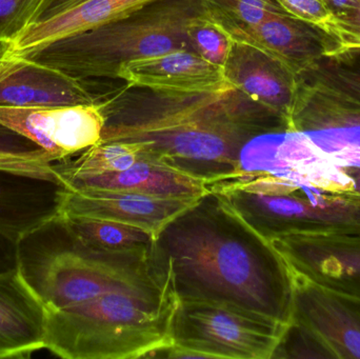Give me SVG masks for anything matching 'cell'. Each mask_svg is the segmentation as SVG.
I'll return each instance as SVG.
<instances>
[{
  "instance_id": "obj_24",
  "label": "cell",
  "mask_w": 360,
  "mask_h": 359,
  "mask_svg": "<svg viewBox=\"0 0 360 359\" xmlns=\"http://www.w3.org/2000/svg\"><path fill=\"white\" fill-rule=\"evenodd\" d=\"M281 10L325 33L332 20V13L323 0H274Z\"/></svg>"
},
{
  "instance_id": "obj_2",
  "label": "cell",
  "mask_w": 360,
  "mask_h": 359,
  "mask_svg": "<svg viewBox=\"0 0 360 359\" xmlns=\"http://www.w3.org/2000/svg\"><path fill=\"white\" fill-rule=\"evenodd\" d=\"M101 141L143 143L151 157L203 179L209 187L243 170L241 154L283 122L240 91L181 94L126 86L103 96Z\"/></svg>"
},
{
  "instance_id": "obj_9",
  "label": "cell",
  "mask_w": 360,
  "mask_h": 359,
  "mask_svg": "<svg viewBox=\"0 0 360 359\" xmlns=\"http://www.w3.org/2000/svg\"><path fill=\"white\" fill-rule=\"evenodd\" d=\"M0 122L27 137L57 162L101 143L105 117L98 103L0 107Z\"/></svg>"
},
{
  "instance_id": "obj_27",
  "label": "cell",
  "mask_w": 360,
  "mask_h": 359,
  "mask_svg": "<svg viewBox=\"0 0 360 359\" xmlns=\"http://www.w3.org/2000/svg\"><path fill=\"white\" fill-rule=\"evenodd\" d=\"M328 8L332 13V16L340 17L351 12L359 4V0H323ZM332 17V18H333Z\"/></svg>"
},
{
  "instance_id": "obj_5",
  "label": "cell",
  "mask_w": 360,
  "mask_h": 359,
  "mask_svg": "<svg viewBox=\"0 0 360 359\" xmlns=\"http://www.w3.org/2000/svg\"><path fill=\"white\" fill-rule=\"evenodd\" d=\"M256 160L306 187L359 198L360 124L266 133L256 143Z\"/></svg>"
},
{
  "instance_id": "obj_13",
  "label": "cell",
  "mask_w": 360,
  "mask_h": 359,
  "mask_svg": "<svg viewBox=\"0 0 360 359\" xmlns=\"http://www.w3.org/2000/svg\"><path fill=\"white\" fill-rule=\"evenodd\" d=\"M116 78L127 86L181 94H220L235 90L224 70L191 50H175L124 63Z\"/></svg>"
},
{
  "instance_id": "obj_12",
  "label": "cell",
  "mask_w": 360,
  "mask_h": 359,
  "mask_svg": "<svg viewBox=\"0 0 360 359\" xmlns=\"http://www.w3.org/2000/svg\"><path fill=\"white\" fill-rule=\"evenodd\" d=\"M197 200L153 197L107 189H68L59 214L109 219L143 228L158 237L162 229Z\"/></svg>"
},
{
  "instance_id": "obj_21",
  "label": "cell",
  "mask_w": 360,
  "mask_h": 359,
  "mask_svg": "<svg viewBox=\"0 0 360 359\" xmlns=\"http://www.w3.org/2000/svg\"><path fill=\"white\" fill-rule=\"evenodd\" d=\"M224 27H252L274 13L283 12L274 0H203Z\"/></svg>"
},
{
  "instance_id": "obj_3",
  "label": "cell",
  "mask_w": 360,
  "mask_h": 359,
  "mask_svg": "<svg viewBox=\"0 0 360 359\" xmlns=\"http://www.w3.org/2000/svg\"><path fill=\"white\" fill-rule=\"evenodd\" d=\"M207 11L203 0H154L94 29L12 52L88 84L92 79L116 78L129 61L192 51L186 27Z\"/></svg>"
},
{
  "instance_id": "obj_8",
  "label": "cell",
  "mask_w": 360,
  "mask_h": 359,
  "mask_svg": "<svg viewBox=\"0 0 360 359\" xmlns=\"http://www.w3.org/2000/svg\"><path fill=\"white\" fill-rule=\"evenodd\" d=\"M289 328L232 303L179 301L172 345L200 358L271 359Z\"/></svg>"
},
{
  "instance_id": "obj_6",
  "label": "cell",
  "mask_w": 360,
  "mask_h": 359,
  "mask_svg": "<svg viewBox=\"0 0 360 359\" xmlns=\"http://www.w3.org/2000/svg\"><path fill=\"white\" fill-rule=\"evenodd\" d=\"M291 273L292 324L273 358L360 359V294Z\"/></svg>"
},
{
  "instance_id": "obj_18",
  "label": "cell",
  "mask_w": 360,
  "mask_h": 359,
  "mask_svg": "<svg viewBox=\"0 0 360 359\" xmlns=\"http://www.w3.org/2000/svg\"><path fill=\"white\" fill-rule=\"evenodd\" d=\"M154 0H86L41 22L32 23L11 42L13 52L94 29L126 16Z\"/></svg>"
},
{
  "instance_id": "obj_15",
  "label": "cell",
  "mask_w": 360,
  "mask_h": 359,
  "mask_svg": "<svg viewBox=\"0 0 360 359\" xmlns=\"http://www.w3.org/2000/svg\"><path fill=\"white\" fill-rule=\"evenodd\" d=\"M224 29L233 40L255 46L300 79L323 57L325 35L285 12L271 14L255 27Z\"/></svg>"
},
{
  "instance_id": "obj_23",
  "label": "cell",
  "mask_w": 360,
  "mask_h": 359,
  "mask_svg": "<svg viewBox=\"0 0 360 359\" xmlns=\"http://www.w3.org/2000/svg\"><path fill=\"white\" fill-rule=\"evenodd\" d=\"M42 0H0V41L12 42L32 23Z\"/></svg>"
},
{
  "instance_id": "obj_25",
  "label": "cell",
  "mask_w": 360,
  "mask_h": 359,
  "mask_svg": "<svg viewBox=\"0 0 360 359\" xmlns=\"http://www.w3.org/2000/svg\"><path fill=\"white\" fill-rule=\"evenodd\" d=\"M84 1L86 0H42L32 19V23L48 20Z\"/></svg>"
},
{
  "instance_id": "obj_22",
  "label": "cell",
  "mask_w": 360,
  "mask_h": 359,
  "mask_svg": "<svg viewBox=\"0 0 360 359\" xmlns=\"http://www.w3.org/2000/svg\"><path fill=\"white\" fill-rule=\"evenodd\" d=\"M323 57L340 58L360 53V0L351 12L333 17L325 33Z\"/></svg>"
},
{
  "instance_id": "obj_4",
  "label": "cell",
  "mask_w": 360,
  "mask_h": 359,
  "mask_svg": "<svg viewBox=\"0 0 360 359\" xmlns=\"http://www.w3.org/2000/svg\"><path fill=\"white\" fill-rule=\"evenodd\" d=\"M268 240L360 232V200L323 193L266 171L241 170L210 185Z\"/></svg>"
},
{
  "instance_id": "obj_20",
  "label": "cell",
  "mask_w": 360,
  "mask_h": 359,
  "mask_svg": "<svg viewBox=\"0 0 360 359\" xmlns=\"http://www.w3.org/2000/svg\"><path fill=\"white\" fill-rule=\"evenodd\" d=\"M186 36L193 52L222 69L226 67L234 40L209 10L188 22Z\"/></svg>"
},
{
  "instance_id": "obj_1",
  "label": "cell",
  "mask_w": 360,
  "mask_h": 359,
  "mask_svg": "<svg viewBox=\"0 0 360 359\" xmlns=\"http://www.w3.org/2000/svg\"><path fill=\"white\" fill-rule=\"evenodd\" d=\"M152 253L170 269L179 301L232 303L291 326L289 266L217 192L210 190L171 221Z\"/></svg>"
},
{
  "instance_id": "obj_17",
  "label": "cell",
  "mask_w": 360,
  "mask_h": 359,
  "mask_svg": "<svg viewBox=\"0 0 360 359\" xmlns=\"http://www.w3.org/2000/svg\"><path fill=\"white\" fill-rule=\"evenodd\" d=\"M63 185L68 189L120 190L177 200H198L210 191L207 181L173 168L149 154L126 170L77 177Z\"/></svg>"
},
{
  "instance_id": "obj_14",
  "label": "cell",
  "mask_w": 360,
  "mask_h": 359,
  "mask_svg": "<svg viewBox=\"0 0 360 359\" xmlns=\"http://www.w3.org/2000/svg\"><path fill=\"white\" fill-rule=\"evenodd\" d=\"M224 70L236 90L278 117L287 130L300 78L255 46L235 40Z\"/></svg>"
},
{
  "instance_id": "obj_16",
  "label": "cell",
  "mask_w": 360,
  "mask_h": 359,
  "mask_svg": "<svg viewBox=\"0 0 360 359\" xmlns=\"http://www.w3.org/2000/svg\"><path fill=\"white\" fill-rule=\"evenodd\" d=\"M46 311L18 268L0 274V358H30L44 349Z\"/></svg>"
},
{
  "instance_id": "obj_26",
  "label": "cell",
  "mask_w": 360,
  "mask_h": 359,
  "mask_svg": "<svg viewBox=\"0 0 360 359\" xmlns=\"http://www.w3.org/2000/svg\"><path fill=\"white\" fill-rule=\"evenodd\" d=\"M18 268V242L0 232V274Z\"/></svg>"
},
{
  "instance_id": "obj_19",
  "label": "cell",
  "mask_w": 360,
  "mask_h": 359,
  "mask_svg": "<svg viewBox=\"0 0 360 359\" xmlns=\"http://www.w3.org/2000/svg\"><path fill=\"white\" fill-rule=\"evenodd\" d=\"M63 217L86 244L97 250L115 253L153 251L156 236L143 228L109 219Z\"/></svg>"
},
{
  "instance_id": "obj_10",
  "label": "cell",
  "mask_w": 360,
  "mask_h": 359,
  "mask_svg": "<svg viewBox=\"0 0 360 359\" xmlns=\"http://www.w3.org/2000/svg\"><path fill=\"white\" fill-rule=\"evenodd\" d=\"M270 242L292 271L315 282L360 294V232L292 234Z\"/></svg>"
},
{
  "instance_id": "obj_7",
  "label": "cell",
  "mask_w": 360,
  "mask_h": 359,
  "mask_svg": "<svg viewBox=\"0 0 360 359\" xmlns=\"http://www.w3.org/2000/svg\"><path fill=\"white\" fill-rule=\"evenodd\" d=\"M56 159L0 122V232L18 242L60 213L67 187Z\"/></svg>"
},
{
  "instance_id": "obj_11",
  "label": "cell",
  "mask_w": 360,
  "mask_h": 359,
  "mask_svg": "<svg viewBox=\"0 0 360 359\" xmlns=\"http://www.w3.org/2000/svg\"><path fill=\"white\" fill-rule=\"evenodd\" d=\"M88 84L27 60L0 41V107H32L99 103Z\"/></svg>"
}]
</instances>
